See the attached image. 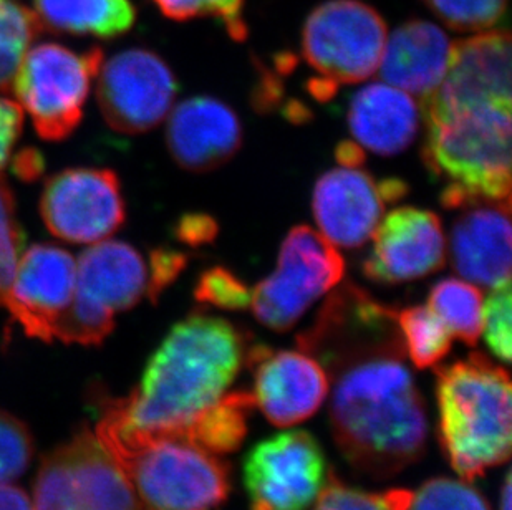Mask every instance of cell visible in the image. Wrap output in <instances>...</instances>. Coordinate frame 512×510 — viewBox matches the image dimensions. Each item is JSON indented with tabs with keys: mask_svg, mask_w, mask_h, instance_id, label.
I'll return each mask as SVG.
<instances>
[{
	"mask_svg": "<svg viewBox=\"0 0 512 510\" xmlns=\"http://www.w3.org/2000/svg\"><path fill=\"white\" fill-rule=\"evenodd\" d=\"M297 343L324 368L332 434L350 466L388 479L425 454V401L406 366L393 308L343 285Z\"/></svg>",
	"mask_w": 512,
	"mask_h": 510,
	"instance_id": "6da1fadb",
	"label": "cell"
},
{
	"mask_svg": "<svg viewBox=\"0 0 512 510\" xmlns=\"http://www.w3.org/2000/svg\"><path fill=\"white\" fill-rule=\"evenodd\" d=\"M249 337L224 318L193 313L176 323L128 398L108 403L131 428L179 434L229 393L246 363Z\"/></svg>",
	"mask_w": 512,
	"mask_h": 510,
	"instance_id": "7a4b0ae2",
	"label": "cell"
},
{
	"mask_svg": "<svg viewBox=\"0 0 512 510\" xmlns=\"http://www.w3.org/2000/svg\"><path fill=\"white\" fill-rule=\"evenodd\" d=\"M97 436L128 477L146 510H213L229 489V466L218 454L179 434L131 428L100 401Z\"/></svg>",
	"mask_w": 512,
	"mask_h": 510,
	"instance_id": "3957f363",
	"label": "cell"
},
{
	"mask_svg": "<svg viewBox=\"0 0 512 510\" xmlns=\"http://www.w3.org/2000/svg\"><path fill=\"white\" fill-rule=\"evenodd\" d=\"M440 439L459 476L473 481L511 456L512 396L508 371L481 353L438 370Z\"/></svg>",
	"mask_w": 512,
	"mask_h": 510,
	"instance_id": "277c9868",
	"label": "cell"
},
{
	"mask_svg": "<svg viewBox=\"0 0 512 510\" xmlns=\"http://www.w3.org/2000/svg\"><path fill=\"white\" fill-rule=\"evenodd\" d=\"M511 106H469L426 121L423 161L446 181V209L471 199H511Z\"/></svg>",
	"mask_w": 512,
	"mask_h": 510,
	"instance_id": "5b68a950",
	"label": "cell"
},
{
	"mask_svg": "<svg viewBox=\"0 0 512 510\" xmlns=\"http://www.w3.org/2000/svg\"><path fill=\"white\" fill-rule=\"evenodd\" d=\"M102 63L100 49L77 53L63 45L40 44L25 53L12 92L42 140H67L77 130Z\"/></svg>",
	"mask_w": 512,
	"mask_h": 510,
	"instance_id": "8992f818",
	"label": "cell"
},
{
	"mask_svg": "<svg viewBox=\"0 0 512 510\" xmlns=\"http://www.w3.org/2000/svg\"><path fill=\"white\" fill-rule=\"evenodd\" d=\"M343 275L337 247L312 227L295 226L282 242L276 272L252 290V312L267 328L287 332Z\"/></svg>",
	"mask_w": 512,
	"mask_h": 510,
	"instance_id": "52a82bcc",
	"label": "cell"
},
{
	"mask_svg": "<svg viewBox=\"0 0 512 510\" xmlns=\"http://www.w3.org/2000/svg\"><path fill=\"white\" fill-rule=\"evenodd\" d=\"M385 42V20L360 0H329L319 5L302 30L305 60L335 87L372 77Z\"/></svg>",
	"mask_w": 512,
	"mask_h": 510,
	"instance_id": "ba28073f",
	"label": "cell"
},
{
	"mask_svg": "<svg viewBox=\"0 0 512 510\" xmlns=\"http://www.w3.org/2000/svg\"><path fill=\"white\" fill-rule=\"evenodd\" d=\"M332 476L324 449L307 431L276 434L244 461L251 510H310Z\"/></svg>",
	"mask_w": 512,
	"mask_h": 510,
	"instance_id": "9c48e42d",
	"label": "cell"
},
{
	"mask_svg": "<svg viewBox=\"0 0 512 510\" xmlns=\"http://www.w3.org/2000/svg\"><path fill=\"white\" fill-rule=\"evenodd\" d=\"M40 216L52 236L95 244L115 234L126 217L118 174L112 169L70 168L47 179Z\"/></svg>",
	"mask_w": 512,
	"mask_h": 510,
	"instance_id": "30bf717a",
	"label": "cell"
},
{
	"mask_svg": "<svg viewBox=\"0 0 512 510\" xmlns=\"http://www.w3.org/2000/svg\"><path fill=\"white\" fill-rule=\"evenodd\" d=\"M97 77L100 111L121 135H141L160 125L178 93L170 65L146 49L116 53L102 63Z\"/></svg>",
	"mask_w": 512,
	"mask_h": 510,
	"instance_id": "8fae6325",
	"label": "cell"
},
{
	"mask_svg": "<svg viewBox=\"0 0 512 510\" xmlns=\"http://www.w3.org/2000/svg\"><path fill=\"white\" fill-rule=\"evenodd\" d=\"M511 34L491 30L458 40L440 87L423 100L425 121L469 106L511 103Z\"/></svg>",
	"mask_w": 512,
	"mask_h": 510,
	"instance_id": "7c38bea8",
	"label": "cell"
},
{
	"mask_svg": "<svg viewBox=\"0 0 512 510\" xmlns=\"http://www.w3.org/2000/svg\"><path fill=\"white\" fill-rule=\"evenodd\" d=\"M406 191L400 179L377 181L360 166L330 169L315 184L312 199L320 234L334 246H363L382 221L385 206L397 203Z\"/></svg>",
	"mask_w": 512,
	"mask_h": 510,
	"instance_id": "4fadbf2b",
	"label": "cell"
},
{
	"mask_svg": "<svg viewBox=\"0 0 512 510\" xmlns=\"http://www.w3.org/2000/svg\"><path fill=\"white\" fill-rule=\"evenodd\" d=\"M75 287L77 264L70 252L54 244H35L17 262L0 307L7 308L27 337L54 342L55 327L72 304Z\"/></svg>",
	"mask_w": 512,
	"mask_h": 510,
	"instance_id": "5bb4252c",
	"label": "cell"
},
{
	"mask_svg": "<svg viewBox=\"0 0 512 510\" xmlns=\"http://www.w3.org/2000/svg\"><path fill=\"white\" fill-rule=\"evenodd\" d=\"M363 272L377 284L398 285L440 270L448 246L440 217L420 207H398L373 231Z\"/></svg>",
	"mask_w": 512,
	"mask_h": 510,
	"instance_id": "9a60e30c",
	"label": "cell"
},
{
	"mask_svg": "<svg viewBox=\"0 0 512 510\" xmlns=\"http://www.w3.org/2000/svg\"><path fill=\"white\" fill-rule=\"evenodd\" d=\"M246 363L254 375L252 398L276 426H294L310 418L329 393L319 361L307 353L249 347Z\"/></svg>",
	"mask_w": 512,
	"mask_h": 510,
	"instance_id": "2e32d148",
	"label": "cell"
},
{
	"mask_svg": "<svg viewBox=\"0 0 512 510\" xmlns=\"http://www.w3.org/2000/svg\"><path fill=\"white\" fill-rule=\"evenodd\" d=\"M455 211L453 269L471 284L491 289L511 282V199H471Z\"/></svg>",
	"mask_w": 512,
	"mask_h": 510,
	"instance_id": "e0dca14e",
	"label": "cell"
},
{
	"mask_svg": "<svg viewBox=\"0 0 512 510\" xmlns=\"http://www.w3.org/2000/svg\"><path fill=\"white\" fill-rule=\"evenodd\" d=\"M166 143L181 168L189 173H209L229 163L241 150V121L216 98H188L171 113Z\"/></svg>",
	"mask_w": 512,
	"mask_h": 510,
	"instance_id": "ac0fdd59",
	"label": "cell"
},
{
	"mask_svg": "<svg viewBox=\"0 0 512 510\" xmlns=\"http://www.w3.org/2000/svg\"><path fill=\"white\" fill-rule=\"evenodd\" d=\"M453 44L438 25L408 20L385 42L380 78L403 92L430 97L440 87L450 65Z\"/></svg>",
	"mask_w": 512,
	"mask_h": 510,
	"instance_id": "d6986e66",
	"label": "cell"
},
{
	"mask_svg": "<svg viewBox=\"0 0 512 510\" xmlns=\"http://www.w3.org/2000/svg\"><path fill=\"white\" fill-rule=\"evenodd\" d=\"M148 287L150 265L126 242H100L78 259L75 295L108 312L135 307Z\"/></svg>",
	"mask_w": 512,
	"mask_h": 510,
	"instance_id": "ffe728a7",
	"label": "cell"
},
{
	"mask_svg": "<svg viewBox=\"0 0 512 510\" xmlns=\"http://www.w3.org/2000/svg\"><path fill=\"white\" fill-rule=\"evenodd\" d=\"M348 128L353 138L373 153L393 156L408 150L420 128L415 100L400 88L372 83L352 98Z\"/></svg>",
	"mask_w": 512,
	"mask_h": 510,
	"instance_id": "44dd1931",
	"label": "cell"
},
{
	"mask_svg": "<svg viewBox=\"0 0 512 510\" xmlns=\"http://www.w3.org/2000/svg\"><path fill=\"white\" fill-rule=\"evenodd\" d=\"M70 469L72 510H141L125 472L90 429L62 444Z\"/></svg>",
	"mask_w": 512,
	"mask_h": 510,
	"instance_id": "7402d4cb",
	"label": "cell"
},
{
	"mask_svg": "<svg viewBox=\"0 0 512 510\" xmlns=\"http://www.w3.org/2000/svg\"><path fill=\"white\" fill-rule=\"evenodd\" d=\"M35 15L58 34L115 39L130 32L136 9L131 0H35Z\"/></svg>",
	"mask_w": 512,
	"mask_h": 510,
	"instance_id": "603a6c76",
	"label": "cell"
},
{
	"mask_svg": "<svg viewBox=\"0 0 512 510\" xmlns=\"http://www.w3.org/2000/svg\"><path fill=\"white\" fill-rule=\"evenodd\" d=\"M483 294L476 285L459 279H445L431 287L428 307L445 323L451 337L469 347L483 333Z\"/></svg>",
	"mask_w": 512,
	"mask_h": 510,
	"instance_id": "cb8c5ba5",
	"label": "cell"
},
{
	"mask_svg": "<svg viewBox=\"0 0 512 510\" xmlns=\"http://www.w3.org/2000/svg\"><path fill=\"white\" fill-rule=\"evenodd\" d=\"M405 352L416 368H431L451 350V333L430 307L415 305L397 312Z\"/></svg>",
	"mask_w": 512,
	"mask_h": 510,
	"instance_id": "d4e9b609",
	"label": "cell"
},
{
	"mask_svg": "<svg viewBox=\"0 0 512 510\" xmlns=\"http://www.w3.org/2000/svg\"><path fill=\"white\" fill-rule=\"evenodd\" d=\"M42 32L37 15L17 0H0V92H10L15 73Z\"/></svg>",
	"mask_w": 512,
	"mask_h": 510,
	"instance_id": "484cf974",
	"label": "cell"
},
{
	"mask_svg": "<svg viewBox=\"0 0 512 510\" xmlns=\"http://www.w3.org/2000/svg\"><path fill=\"white\" fill-rule=\"evenodd\" d=\"M115 328V313L90 304L80 297H73L72 304L63 313L55 327L54 340L65 345L97 347Z\"/></svg>",
	"mask_w": 512,
	"mask_h": 510,
	"instance_id": "4316f807",
	"label": "cell"
},
{
	"mask_svg": "<svg viewBox=\"0 0 512 510\" xmlns=\"http://www.w3.org/2000/svg\"><path fill=\"white\" fill-rule=\"evenodd\" d=\"M405 510H491L483 494L466 479L436 477L410 492Z\"/></svg>",
	"mask_w": 512,
	"mask_h": 510,
	"instance_id": "83f0119b",
	"label": "cell"
},
{
	"mask_svg": "<svg viewBox=\"0 0 512 510\" xmlns=\"http://www.w3.org/2000/svg\"><path fill=\"white\" fill-rule=\"evenodd\" d=\"M161 14L168 19L186 22L199 17H213L228 30L229 37L236 42L247 39L244 22V0H153Z\"/></svg>",
	"mask_w": 512,
	"mask_h": 510,
	"instance_id": "f1b7e54d",
	"label": "cell"
},
{
	"mask_svg": "<svg viewBox=\"0 0 512 510\" xmlns=\"http://www.w3.org/2000/svg\"><path fill=\"white\" fill-rule=\"evenodd\" d=\"M450 29L459 32L488 30L504 19L508 0H423Z\"/></svg>",
	"mask_w": 512,
	"mask_h": 510,
	"instance_id": "f546056e",
	"label": "cell"
},
{
	"mask_svg": "<svg viewBox=\"0 0 512 510\" xmlns=\"http://www.w3.org/2000/svg\"><path fill=\"white\" fill-rule=\"evenodd\" d=\"M410 492L393 489L383 494H372L345 486L332 476L310 510H405Z\"/></svg>",
	"mask_w": 512,
	"mask_h": 510,
	"instance_id": "4dcf8cb0",
	"label": "cell"
},
{
	"mask_svg": "<svg viewBox=\"0 0 512 510\" xmlns=\"http://www.w3.org/2000/svg\"><path fill=\"white\" fill-rule=\"evenodd\" d=\"M24 242V229L15 217L14 193L9 184L0 178V305L14 280Z\"/></svg>",
	"mask_w": 512,
	"mask_h": 510,
	"instance_id": "1f68e13d",
	"label": "cell"
},
{
	"mask_svg": "<svg viewBox=\"0 0 512 510\" xmlns=\"http://www.w3.org/2000/svg\"><path fill=\"white\" fill-rule=\"evenodd\" d=\"M32 456L34 439L29 428L14 414L0 409V484L22 476Z\"/></svg>",
	"mask_w": 512,
	"mask_h": 510,
	"instance_id": "d6a6232c",
	"label": "cell"
},
{
	"mask_svg": "<svg viewBox=\"0 0 512 510\" xmlns=\"http://www.w3.org/2000/svg\"><path fill=\"white\" fill-rule=\"evenodd\" d=\"M251 297L252 290L226 267L204 270L194 289L196 302L224 310H246Z\"/></svg>",
	"mask_w": 512,
	"mask_h": 510,
	"instance_id": "836d02e7",
	"label": "cell"
},
{
	"mask_svg": "<svg viewBox=\"0 0 512 510\" xmlns=\"http://www.w3.org/2000/svg\"><path fill=\"white\" fill-rule=\"evenodd\" d=\"M511 282L494 287L483 305L484 338L498 360L509 363L512 350Z\"/></svg>",
	"mask_w": 512,
	"mask_h": 510,
	"instance_id": "e575fe53",
	"label": "cell"
},
{
	"mask_svg": "<svg viewBox=\"0 0 512 510\" xmlns=\"http://www.w3.org/2000/svg\"><path fill=\"white\" fill-rule=\"evenodd\" d=\"M150 287H148V299L156 304L161 294L165 292L174 280L178 279L181 272L188 265V257L184 252L174 251L168 247H160L150 255Z\"/></svg>",
	"mask_w": 512,
	"mask_h": 510,
	"instance_id": "d590c367",
	"label": "cell"
},
{
	"mask_svg": "<svg viewBox=\"0 0 512 510\" xmlns=\"http://www.w3.org/2000/svg\"><path fill=\"white\" fill-rule=\"evenodd\" d=\"M218 222L208 214H184L174 227V236L186 246H208L218 237Z\"/></svg>",
	"mask_w": 512,
	"mask_h": 510,
	"instance_id": "8d00e7d4",
	"label": "cell"
},
{
	"mask_svg": "<svg viewBox=\"0 0 512 510\" xmlns=\"http://www.w3.org/2000/svg\"><path fill=\"white\" fill-rule=\"evenodd\" d=\"M24 126L22 108L12 100L0 98V171L9 161L10 153L20 138Z\"/></svg>",
	"mask_w": 512,
	"mask_h": 510,
	"instance_id": "74e56055",
	"label": "cell"
},
{
	"mask_svg": "<svg viewBox=\"0 0 512 510\" xmlns=\"http://www.w3.org/2000/svg\"><path fill=\"white\" fill-rule=\"evenodd\" d=\"M14 171L20 179L32 181L44 173V158L35 150L20 151L14 161Z\"/></svg>",
	"mask_w": 512,
	"mask_h": 510,
	"instance_id": "f35d334b",
	"label": "cell"
},
{
	"mask_svg": "<svg viewBox=\"0 0 512 510\" xmlns=\"http://www.w3.org/2000/svg\"><path fill=\"white\" fill-rule=\"evenodd\" d=\"M0 510H32V504L24 489L4 482L0 484Z\"/></svg>",
	"mask_w": 512,
	"mask_h": 510,
	"instance_id": "ab89813d",
	"label": "cell"
},
{
	"mask_svg": "<svg viewBox=\"0 0 512 510\" xmlns=\"http://www.w3.org/2000/svg\"><path fill=\"white\" fill-rule=\"evenodd\" d=\"M337 159L342 166H362L365 154H363L362 148H358L355 143H348L343 141L342 145L337 148Z\"/></svg>",
	"mask_w": 512,
	"mask_h": 510,
	"instance_id": "60d3db41",
	"label": "cell"
},
{
	"mask_svg": "<svg viewBox=\"0 0 512 510\" xmlns=\"http://www.w3.org/2000/svg\"><path fill=\"white\" fill-rule=\"evenodd\" d=\"M511 472L508 471L506 477H504L503 489H501V509L499 510H511L512 509V486H511Z\"/></svg>",
	"mask_w": 512,
	"mask_h": 510,
	"instance_id": "b9f144b4",
	"label": "cell"
}]
</instances>
